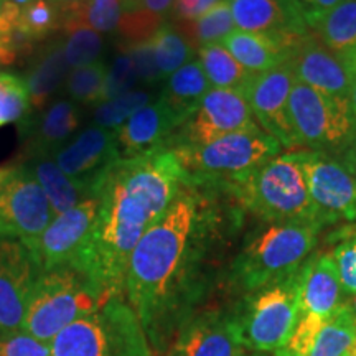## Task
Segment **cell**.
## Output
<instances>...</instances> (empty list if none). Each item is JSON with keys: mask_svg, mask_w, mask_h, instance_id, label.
<instances>
[{"mask_svg": "<svg viewBox=\"0 0 356 356\" xmlns=\"http://www.w3.org/2000/svg\"><path fill=\"white\" fill-rule=\"evenodd\" d=\"M185 180V168L168 145L121 157L106 173L95 225L73 264L106 300L124 296L134 248L170 207Z\"/></svg>", "mask_w": 356, "mask_h": 356, "instance_id": "1", "label": "cell"}, {"mask_svg": "<svg viewBox=\"0 0 356 356\" xmlns=\"http://www.w3.org/2000/svg\"><path fill=\"white\" fill-rule=\"evenodd\" d=\"M202 198L186 178L170 207L134 248L124 279V299L154 340L159 320L185 279L197 246Z\"/></svg>", "mask_w": 356, "mask_h": 356, "instance_id": "2", "label": "cell"}, {"mask_svg": "<svg viewBox=\"0 0 356 356\" xmlns=\"http://www.w3.org/2000/svg\"><path fill=\"white\" fill-rule=\"evenodd\" d=\"M229 184L244 207L267 221L320 225L305 173L292 152L236 175Z\"/></svg>", "mask_w": 356, "mask_h": 356, "instance_id": "3", "label": "cell"}, {"mask_svg": "<svg viewBox=\"0 0 356 356\" xmlns=\"http://www.w3.org/2000/svg\"><path fill=\"white\" fill-rule=\"evenodd\" d=\"M51 356H150L145 332L124 296H115L63 328Z\"/></svg>", "mask_w": 356, "mask_h": 356, "instance_id": "4", "label": "cell"}, {"mask_svg": "<svg viewBox=\"0 0 356 356\" xmlns=\"http://www.w3.org/2000/svg\"><path fill=\"white\" fill-rule=\"evenodd\" d=\"M106 302L76 267L65 266L42 273L30 292L22 330L43 343H51L70 323L97 310Z\"/></svg>", "mask_w": 356, "mask_h": 356, "instance_id": "5", "label": "cell"}, {"mask_svg": "<svg viewBox=\"0 0 356 356\" xmlns=\"http://www.w3.org/2000/svg\"><path fill=\"white\" fill-rule=\"evenodd\" d=\"M317 222H275L244 248L236 262L238 282L261 291L296 274L315 246Z\"/></svg>", "mask_w": 356, "mask_h": 356, "instance_id": "6", "label": "cell"}, {"mask_svg": "<svg viewBox=\"0 0 356 356\" xmlns=\"http://www.w3.org/2000/svg\"><path fill=\"white\" fill-rule=\"evenodd\" d=\"M172 149L191 184L211 185L275 159L282 145L262 129H256L229 134L203 145H175Z\"/></svg>", "mask_w": 356, "mask_h": 356, "instance_id": "7", "label": "cell"}, {"mask_svg": "<svg viewBox=\"0 0 356 356\" xmlns=\"http://www.w3.org/2000/svg\"><path fill=\"white\" fill-rule=\"evenodd\" d=\"M289 118L300 147L340 157L356 137V119L350 101L333 97L302 81H293Z\"/></svg>", "mask_w": 356, "mask_h": 356, "instance_id": "8", "label": "cell"}, {"mask_svg": "<svg viewBox=\"0 0 356 356\" xmlns=\"http://www.w3.org/2000/svg\"><path fill=\"white\" fill-rule=\"evenodd\" d=\"M300 292L302 267L287 279L261 289L244 314L234 317L243 345L254 351L282 348L299 322Z\"/></svg>", "mask_w": 356, "mask_h": 356, "instance_id": "9", "label": "cell"}, {"mask_svg": "<svg viewBox=\"0 0 356 356\" xmlns=\"http://www.w3.org/2000/svg\"><path fill=\"white\" fill-rule=\"evenodd\" d=\"M53 218L47 193L24 162L0 170V238L30 241Z\"/></svg>", "mask_w": 356, "mask_h": 356, "instance_id": "10", "label": "cell"}, {"mask_svg": "<svg viewBox=\"0 0 356 356\" xmlns=\"http://www.w3.org/2000/svg\"><path fill=\"white\" fill-rule=\"evenodd\" d=\"M305 173L312 203L317 211L320 225L356 220V178L337 157L297 150L292 152Z\"/></svg>", "mask_w": 356, "mask_h": 356, "instance_id": "11", "label": "cell"}, {"mask_svg": "<svg viewBox=\"0 0 356 356\" xmlns=\"http://www.w3.org/2000/svg\"><path fill=\"white\" fill-rule=\"evenodd\" d=\"M261 129L251 113L246 97L233 89H210L198 108L178 129L172 139L175 145H203L236 132Z\"/></svg>", "mask_w": 356, "mask_h": 356, "instance_id": "12", "label": "cell"}, {"mask_svg": "<svg viewBox=\"0 0 356 356\" xmlns=\"http://www.w3.org/2000/svg\"><path fill=\"white\" fill-rule=\"evenodd\" d=\"M99 197L84 200L71 210L53 218L47 229L30 241H22L38 267L40 274L73 266L95 225Z\"/></svg>", "mask_w": 356, "mask_h": 356, "instance_id": "13", "label": "cell"}, {"mask_svg": "<svg viewBox=\"0 0 356 356\" xmlns=\"http://www.w3.org/2000/svg\"><path fill=\"white\" fill-rule=\"evenodd\" d=\"M293 81V70L286 61L274 70L252 74L243 91L256 122L286 149L300 147L293 136L289 118V96Z\"/></svg>", "mask_w": 356, "mask_h": 356, "instance_id": "14", "label": "cell"}, {"mask_svg": "<svg viewBox=\"0 0 356 356\" xmlns=\"http://www.w3.org/2000/svg\"><path fill=\"white\" fill-rule=\"evenodd\" d=\"M53 157L66 175L99 197L102 180L121 159V150L115 131L92 124L66 142Z\"/></svg>", "mask_w": 356, "mask_h": 356, "instance_id": "15", "label": "cell"}, {"mask_svg": "<svg viewBox=\"0 0 356 356\" xmlns=\"http://www.w3.org/2000/svg\"><path fill=\"white\" fill-rule=\"evenodd\" d=\"M38 275V267L24 243L0 238V330H22Z\"/></svg>", "mask_w": 356, "mask_h": 356, "instance_id": "16", "label": "cell"}, {"mask_svg": "<svg viewBox=\"0 0 356 356\" xmlns=\"http://www.w3.org/2000/svg\"><path fill=\"white\" fill-rule=\"evenodd\" d=\"M81 109L70 97H58L19 122L25 157L55 155L81 126Z\"/></svg>", "mask_w": 356, "mask_h": 356, "instance_id": "17", "label": "cell"}, {"mask_svg": "<svg viewBox=\"0 0 356 356\" xmlns=\"http://www.w3.org/2000/svg\"><path fill=\"white\" fill-rule=\"evenodd\" d=\"M289 63L297 81L305 83L323 95L348 99L350 78L343 60L328 50L312 30L296 44Z\"/></svg>", "mask_w": 356, "mask_h": 356, "instance_id": "18", "label": "cell"}, {"mask_svg": "<svg viewBox=\"0 0 356 356\" xmlns=\"http://www.w3.org/2000/svg\"><path fill=\"white\" fill-rule=\"evenodd\" d=\"M173 353L178 356H244L234 317L207 314L181 328Z\"/></svg>", "mask_w": 356, "mask_h": 356, "instance_id": "19", "label": "cell"}, {"mask_svg": "<svg viewBox=\"0 0 356 356\" xmlns=\"http://www.w3.org/2000/svg\"><path fill=\"white\" fill-rule=\"evenodd\" d=\"M181 124V119L162 97L144 106L115 131L122 159L136 157L155 147L167 145V142L172 140V132L180 129Z\"/></svg>", "mask_w": 356, "mask_h": 356, "instance_id": "20", "label": "cell"}, {"mask_svg": "<svg viewBox=\"0 0 356 356\" xmlns=\"http://www.w3.org/2000/svg\"><path fill=\"white\" fill-rule=\"evenodd\" d=\"M341 280L333 254H320L302 264L300 312L330 320L343 307Z\"/></svg>", "mask_w": 356, "mask_h": 356, "instance_id": "21", "label": "cell"}, {"mask_svg": "<svg viewBox=\"0 0 356 356\" xmlns=\"http://www.w3.org/2000/svg\"><path fill=\"white\" fill-rule=\"evenodd\" d=\"M68 74L70 65L65 58L63 40H53L38 48L25 71L32 111H42L60 91Z\"/></svg>", "mask_w": 356, "mask_h": 356, "instance_id": "22", "label": "cell"}, {"mask_svg": "<svg viewBox=\"0 0 356 356\" xmlns=\"http://www.w3.org/2000/svg\"><path fill=\"white\" fill-rule=\"evenodd\" d=\"M24 163L32 170L37 181L42 185L55 216L71 210L84 200L96 197L91 190L66 175L58 167L53 155H30V157H25Z\"/></svg>", "mask_w": 356, "mask_h": 356, "instance_id": "23", "label": "cell"}, {"mask_svg": "<svg viewBox=\"0 0 356 356\" xmlns=\"http://www.w3.org/2000/svg\"><path fill=\"white\" fill-rule=\"evenodd\" d=\"M243 68L251 74H259L284 65L291 58V51L279 40L267 35L249 33L234 29L220 42Z\"/></svg>", "mask_w": 356, "mask_h": 356, "instance_id": "24", "label": "cell"}, {"mask_svg": "<svg viewBox=\"0 0 356 356\" xmlns=\"http://www.w3.org/2000/svg\"><path fill=\"white\" fill-rule=\"evenodd\" d=\"M309 29L341 60L356 56V0H343Z\"/></svg>", "mask_w": 356, "mask_h": 356, "instance_id": "25", "label": "cell"}, {"mask_svg": "<svg viewBox=\"0 0 356 356\" xmlns=\"http://www.w3.org/2000/svg\"><path fill=\"white\" fill-rule=\"evenodd\" d=\"M208 91H210V83H208L202 63L191 60L168 76L160 97L170 106V109L181 119V122H185L198 108L200 101Z\"/></svg>", "mask_w": 356, "mask_h": 356, "instance_id": "26", "label": "cell"}, {"mask_svg": "<svg viewBox=\"0 0 356 356\" xmlns=\"http://www.w3.org/2000/svg\"><path fill=\"white\" fill-rule=\"evenodd\" d=\"M65 17L53 0H32L20 8L19 25L13 35L17 51L32 50L33 43L43 42L63 29Z\"/></svg>", "mask_w": 356, "mask_h": 356, "instance_id": "27", "label": "cell"}, {"mask_svg": "<svg viewBox=\"0 0 356 356\" xmlns=\"http://www.w3.org/2000/svg\"><path fill=\"white\" fill-rule=\"evenodd\" d=\"M198 55L208 83L216 89H233L243 92L252 78V74L243 68L220 43L204 44L198 48Z\"/></svg>", "mask_w": 356, "mask_h": 356, "instance_id": "28", "label": "cell"}, {"mask_svg": "<svg viewBox=\"0 0 356 356\" xmlns=\"http://www.w3.org/2000/svg\"><path fill=\"white\" fill-rule=\"evenodd\" d=\"M356 337L353 309L343 304L330 320L323 323L309 356H350Z\"/></svg>", "mask_w": 356, "mask_h": 356, "instance_id": "29", "label": "cell"}, {"mask_svg": "<svg viewBox=\"0 0 356 356\" xmlns=\"http://www.w3.org/2000/svg\"><path fill=\"white\" fill-rule=\"evenodd\" d=\"M180 29L193 47L202 48L204 44L220 43L234 30L229 0H222L197 20L181 22Z\"/></svg>", "mask_w": 356, "mask_h": 356, "instance_id": "30", "label": "cell"}, {"mask_svg": "<svg viewBox=\"0 0 356 356\" xmlns=\"http://www.w3.org/2000/svg\"><path fill=\"white\" fill-rule=\"evenodd\" d=\"M61 30L65 32V58L70 68H79L99 61L104 51V40L101 33L76 20H65Z\"/></svg>", "mask_w": 356, "mask_h": 356, "instance_id": "31", "label": "cell"}, {"mask_svg": "<svg viewBox=\"0 0 356 356\" xmlns=\"http://www.w3.org/2000/svg\"><path fill=\"white\" fill-rule=\"evenodd\" d=\"M106 74L108 66L101 60L71 70L65 84L70 99L83 106H99L104 102Z\"/></svg>", "mask_w": 356, "mask_h": 356, "instance_id": "32", "label": "cell"}, {"mask_svg": "<svg viewBox=\"0 0 356 356\" xmlns=\"http://www.w3.org/2000/svg\"><path fill=\"white\" fill-rule=\"evenodd\" d=\"M154 48L155 61L162 78L170 76L178 68H181L193 56L191 44L185 37H181L178 30L170 25H163L154 38L150 40Z\"/></svg>", "mask_w": 356, "mask_h": 356, "instance_id": "33", "label": "cell"}, {"mask_svg": "<svg viewBox=\"0 0 356 356\" xmlns=\"http://www.w3.org/2000/svg\"><path fill=\"white\" fill-rule=\"evenodd\" d=\"M122 15L115 32L127 47H136V44L149 42L165 25L163 17L145 10L137 3L122 2Z\"/></svg>", "mask_w": 356, "mask_h": 356, "instance_id": "34", "label": "cell"}, {"mask_svg": "<svg viewBox=\"0 0 356 356\" xmlns=\"http://www.w3.org/2000/svg\"><path fill=\"white\" fill-rule=\"evenodd\" d=\"M32 113L25 78L10 71H0V127L22 122Z\"/></svg>", "mask_w": 356, "mask_h": 356, "instance_id": "35", "label": "cell"}, {"mask_svg": "<svg viewBox=\"0 0 356 356\" xmlns=\"http://www.w3.org/2000/svg\"><path fill=\"white\" fill-rule=\"evenodd\" d=\"M150 104V95L145 91H129L113 99L101 102L92 114L95 126L118 131L137 111Z\"/></svg>", "mask_w": 356, "mask_h": 356, "instance_id": "36", "label": "cell"}, {"mask_svg": "<svg viewBox=\"0 0 356 356\" xmlns=\"http://www.w3.org/2000/svg\"><path fill=\"white\" fill-rule=\"evenodd\" d=\"M122 0H86L73 19L96 30L97 33H113L122 15Z\"/></svg>", "mask_w": 356, "mask_h": 356, "instance_id": "37", "label": "cell"}, {"mask_svg": "<svg viewBox=\"0 0 356 356\" xmlns=\"http://www.w3.org/2000/svg\"><path fill=\"white\" fill-rule=\"evenodd\" d=\"M323 323L325 320L317 317V315L300 312L299 322L293 328L291 338L282 348L274 351L275 356H309Z\"/></svg>", "mask_w": 356, "mask_h": 356, "instance_id": "38", "label": "cell"}, {"mask_svg": "<svg viewBox=\"0 0 356 356\" xmlns=\"http://www.w3.org/2000/svg\"><path fill=\"white\" fill-rule=\"evenodd\" d=\"M137 81H139V76L134 68L131 56H129L127 50H121L115 55L113 65L109 66L108 74H106L104 101L132 91Z\"/></svg>", "mask_w": 356, "mask_h": 356, "instance_id": "39", "label": "cell"}, {"mask_svg": "<svg viewBox=\"0 0 356 356\" xmlns=\"http://www.w3.org/2000/svg\"><path fill=\"white\" fill-rule=\"evenodd\" d=\"M0 356H51V346L24 330H0Z\"/></svg>", "mask_w": 356, "mask_h": 356, "instance_id": "40", "label": "cell"}, {"mask_svg": "<svg viewBox=\"0 0 356 356\" xmlns=\"http://www.w3.org/2000/svg\"><path fill=\"white\" fill-rule=\"evenodd\" d=\"M333 259L337 262L341 286L346 292L356 296V236L346 239L333 251Z\"/></svg>", "mask_w": 356, "mask_h": 356, "instance_id": "41", "label": "cell"}, {"mask_svg": "<svg viewBox=\"0 0 356 356\" xmlns=\"http://www.w3.org/2000/svg\"><path fill=\"white\" fill-rule=\"evenodd\" d=\"M127 53L129 56H131L134 68H136L137 76H139L140 81L155 83L159 81V79H162L157 61H155L154 48L150 40L149 42L136 44V47H129Z\"/></svg>", "mask_w": 356, "mask_h": 356, "instance_id": "42", "label": "cell"}, {"mask_svg": "<svg viewBox=\"0 0 356 356\" xmlns=\"http://www.w3.org/2000/svg\"><path fill=\"white\" fill-rule=\"evenodd\" d=\"M220 2L222 0H175L173 10L180 22H191L200 19Z\"/></svg>", "mask_w": 356, "mask_h": 356, "instance_id": "43", "label": "cell"}, {"mask_svg": "<svg viewBox=\"0 0 356 356\" xmlns=\"http://www.w3.org/2000/svg\"><path fill=\"white\" fill-rule=\"evenodd\" d=\"M20 7H17L12 0H0V40L13 42V35L19 25Z\"/></svg>", "mask_w": 356, "mask_h": 356, "instance_id": "44", "label": "cell"}, {"mask_svg": "<svg viewBox=\"0 0 356 356\" xmlns=\"http://www.w3.org/2000/svg\"><path fill=\"white\" fill-rule=\"evenodd\" d=\"M296 2L300 8L302 15H304L307 26H310L315 20L320 19L327 12L333 10L343 0H296Z\"/></svg>", "mask_w": 356, "mask_h": 356, "instance_id": "45", "label": "cell"}, {"mask_svg": "<svg viewBox=\"0 0 356 356\" xmlns=\"http://www.w3.org/2000/svg\"><path fill=\"white\" fill-rule=\"evenodd\" d=\"M173 2H175V0H134V3L145 8V10L157 13V15L163 17V19H165L167 13L170 12Z\"/></svg>", "mask_w": 356, "mask_h": 356, "instance_id": "46", "label": "cell"}, {"mask_svg": "<svg viewBox=\"0 0 356 356\" xmlns=\"http://www.w3.org/2000/svg\"><path fill=\"white\" fill-rule=\"evenodd\" d=\"M19 58L15 43L8 42V40H0V70L6 66H12Z\"/></svg>", "mask_w": 356, "mask_h": 356, "instance_id": "47", "label": "cell"}, {"mask_svg": "<svg viewBox=\"0 0 356 356\" xmlns=\"http://www.w3.org/2000/svg\"><path fill=\"white\" fill-rule=\"evenodd\" d=\"M343 63L346 66V70H348V78H350V95H348L350 108L356 119V56L343 60Z\"/></svg>", "mask_w": 356, "mask_h": 356, "instance_id": "48", "label": "cell"}, {"mask_svg": "<svg viewBox=\"0 0 356 356\" xmlns=\"http://www.w3.org/2000/svg\"><path fill=\"white\" fill-rule=\"evenodd\" d=\"M53 2L56 3L58 8L63 13L65 20H68L73 19V17L81 10L84 3H86V0H53Z\"/></svg>", "mask_w": 356, "mask_h": 356, "instance_id": "49", "label": "cell"}, {"mask_svg": "<svg viewBox=\"0 0 356 356\" xmlns=\"http://www.w3.org/2000/svg\"><path fill=\"white\" fill-rule=\"evenodd\" d=\"M337 159L340 160V162L343 163V165L348 168V170L353 173V177L356 178V137H355V140L351 142V145L348 147V149H346L345 152Z\"/></svg>", "mask_w": 356, "mask_h": 356, "instance_id": "50", "label": "cell"}, {"mask_svg": "<svg viewBox=\"0 0 356 356\" xmlns=\"http://www.w3.org/2000/svg\"><path fill=\"white\" fill-rule=\"evenodd\" d=\"M351 309H353V315H355V325H356V296L353 297V302H351Z\"/></svg>", "mask_w": 356, "mask_h": 356, "instance_id": "51", "label": "cell"}, {"mask_svg": "<svg viewBox=\"0 0 356 356\" xmlns=\"http://www.w3.org/2000/svg\"><path fill=\"white\" fill-rule=\"evenodd\" d=\"M350 356H356V337H355V341H353V346H351V351H350Z\"/></svg>", "mask_w": 356, "mask_h": 356, "instance_id": "52", "label": "cell"}, {"mask_svg": "<svg viewBox=\"0 0 356 356\" xmlns=\"http://www.w3.org/2000/svg\"><path fill=\"white\" fill-rule=\"evenodd\" d=\"M244 356H262V355H248V353H246Z\"/></svg>", "mask_w": 356, "mask_h": 356, "instance_id": "53", "label": "cell"}, {"mask_svg": "<svg viewBox=\"0 0 356 356\" xmlns=\"http://www.w3.org/2000/svg\"><path fill=\"white\" fill-rule=\"evenodd\" d=\"M122 2H134V0H122Z\"/></svg>", "mask_w": 356, "mask_h": 356, "instance_id": "54", "label": "cell"}, {"mask_svg": "<svg viewBox=\"0 0 356 356\" xmlns=\"http://www.w3.org/2000/svg\"><path fill=\"white\" fill-rule=\"evenodd\" d=\"M168 356H178L177 353H172V355H168Z\"/></svg>", "mask_w": 356, "mask_h": 356, "instance_id": "55", "label": "cell"}]
</instances>
